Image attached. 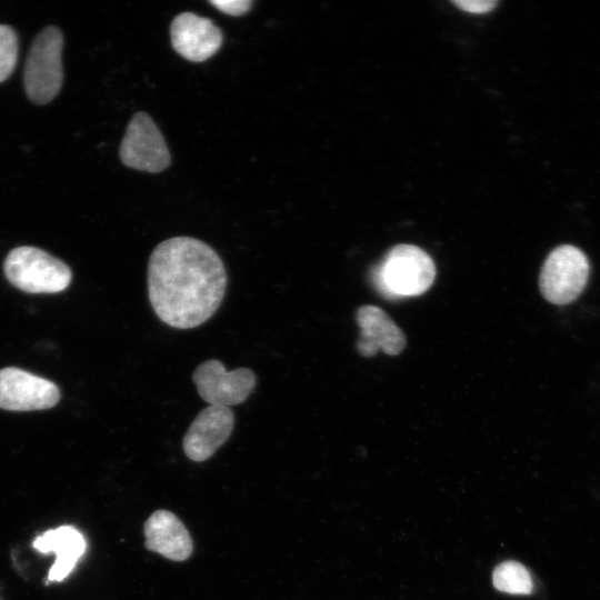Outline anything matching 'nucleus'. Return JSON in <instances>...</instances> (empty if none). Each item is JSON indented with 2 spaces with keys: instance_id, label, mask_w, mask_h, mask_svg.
Returning <instances> with one entry per match:
<instances>
[{
  "instance_id": "obj_15",
  "label": "nucleus",
  "mask_w": 600,
  "mask_h": 600,
  "mask_svg": "<svg viewBox=\"0 0 600 600\" xmlns=\"http://www.w3.org/2000/svg\"><path fill=\"white\" fill-rule=\"evenodd\" d=\"M18 58V38L14 30L0 24V82L13 71Z\"/></svg>"
},
{
  "instance_id": "obj_2",
  "label": "nucleus",
  "mask_w": 600,
  "mask_h": 600,
  "mask_svg": "<svg viewBox=\"0 0 600 600\" xmlns=\"http://www.w3.org/2000/svg\"><path fill=\"white\" fill-rule=\"evenodd\" d=\"M373 283L391 298L418 296L427 291L436 277L430 256L412 244H398L389 250L373 269Z\"/></svg>"
},
{
  "instance_id": "obj_4",
  "label": "nucleus",
  "mask_w": 600,
  "mask_h": 600,
  "mask_svg": "<svg viewBox=\"0 0 600 600\" xmlns=\"http://www.w3.org/2000/svg\"><path fill=\"white\" fill-rule=\"evenodd\" d=\"M62 48L63 36L54 26L34 38L23 72L26 93L32 102L44 104L59 93L63 79Z\"/></svg>"
},
{
  "instance_id": "obj_12",
  "label": "nucleus",
  "mask_w": 600,
  "mask_h": 600,
  "mask_svg": "<svg viewBox=\"0 0 600 600\" xmlns=\"http://www.w3.org/2000/svg\"><path fill=\"white\" fill-rule=\"evenodd\" d=\"M144 546L172 561L187 560L193 550L192 539L184 524L172 512L154 511L144 522Z\"/></svg>"
},
{
  "instance_id": "obj_10",
  "label": "nucleus",
  "mask_w": 600,
  "mask_h": 600,
  "mask_svg": "<svg viewBox=\"0 0 600 600\" xmlns=\"http://www.w3.org/2000/svg\"><path fill=\"white\" fill-rule=\"evenodd\" d=\"M174 51L192 62L211 58L222 44L221 30L208 18L192 12H181L170 26Z\"/></svg>"
},
{
  "instance_id": "obj_17",
  "label": "nucleus",
  "mask_w": 600,
  "mask_h": 600,
  "mask_svg": "<svg viewBox=\"0 0 600 600\" xmlns=\"http://www.w3.org/2000/svg\"><path fill=\"white\" fill-rule=\"evenodd\" d=\"M497 1L493 0H459L454 1V4H457L459 8L463 9L464 11L472 12V13H483L490 11L494 6H497Z\"/></svg>"
},
{
  "instance_id": "obj_14",
  "label": "nucleus",
  "mask_w": 600,
  "mask_h": 600,
  "mask_svg": "<svg viewBox=\"0 0 600 600\" xmlns=\"http://www.w3.org/2000/svg\"><path fill=\"white\" fill-rule=\"evenodd\" d=\"M493 587L510 594H530L533 581L528 569L518 561L507 560L498 564L492 572Z\"/></svg>"
},
{
  "instance_id": "obj_6",
  "label": "nucleus",
  "mask_w": 600,
  "mask_h": 600,
  "mask_svg": "<svg viewBox=\"0 0 600 600\" xmlns=\"http://www.w3.org/2000/svg\"><path fill=\"white\" fill-rule=\"evenodd\" d=\"M120 159L127 167L158 173L170 164V152L154 121L146 112H137L122 138Z\"/></svg>"
},
{
  "instance_id": "obj_9",
  "label": "nucleus",
  "mask_w": 600,
  "mask_h": 600,
  "mask_svg": "<svg viewBox=\"0 0 600 600\" xmlns=\"http://www.w3.org/2000/svg\"><path fill=\"white\" fill-rule=\"evenodd\" d=\"M234 414L228 407L208 406L191 422L183 437V451L196 462L209 459L230 437Z\"/></svg>"
},
{
  "instance_id": "obj_7",
  "label": "nucleus",
  "mask_w": 600,
  "mask_h": 600,
  "mask_svg": "<svg viewBox=\"0 0 600 600\" xmlns=\"http://www.w3.org/2000/svg\"><path fill=\"white\" fill-rule=\"evenodd\" d=\"M199 396L210 406L230 407L244 402L257 383L251 369L237 368L227 371L218 359L200 363L193 374Z\"/></svg>"
},
{
  "instance_id": "obj_16",
  "label": "nucleus",
  "mask_w": 600,
  "mask_h": 600,
  "mask_svg": "<svg viewBox=\"0 0 600 600\" xmlns=\"http://www.w3.org/2000/svg\"><path fill=\"white\" fill-rule=\"evenodd\" d=\"M209 2L219 11L234 17L247 13L252 6L251 0H210Z\"/></svg>"
},
{
  "instance_id": "obj_11",
  "label": "nucleus",
  "mask_w": 600,
  "mask_h": 600,
  "mask_svg": "<svg viewBox=\"0 0 600 600\" xmlns=\"http://www.w3.org/2000/svg\"><path fill=\"white\" fill-rule=\"evenodd\" d=\"M360 336L357 349L363 357H372L379 350L397 356L406 347V337L393 320L379 307L362 306L357 310Z\"/></svg>"
},
{
  "instance_id": "obj_5",
  "label": "nucleus",
  "mask_w": 600,
  "mask_h": 600,
  "mask_svg": "<svg viewBox=\"0 0 600 600\" xmlns=\"http://www.w3.org/2000/svg\"><path fill=\"white\" fill-rule=\"evenodd\" d=\"M590 272L587 256L571 244L559 246L544 260L539 288L546 300L553 304H568L584 290Z\"/></svg>"
},
{
  "instance_id": "obj_1",
  "label": "nucleus",
  "mask_w": 600,
  "mask_h": 600,
  "mask_svg": "<svg viewBox=\"0 0 600 600\" xmlns=\"http://www.w3.org/2000/svg\"><path fill=\"white\" fill-rule=\"evenodd\" d=\"M148 294L158 318L176 329H192L219 309L227 272L203 241L174 237L160 242L148 262Z\"/></svg>"
},
{
  "instance_id": "obj_13",
  "label": "nucleus",
  "mask_w": 600,
  "mask_h": 600,
  "mask_svg": "<svg viewBox=\"0 0 600 600\" xmlns=\"http://www.w3.org/2000/svg\"><path fill=\"white\" fill-rule=\"evenodd\" d=\"M33 547L42 553L54 552L56 562L49 571V581L63 580L86 550L82 534L70 526L49 530L37 537Z\"/></svg>"
},
{
  "instance_id": "obj_8",
  "label": "nucleus",
  "mask_w": 600,
  "mask_h": 600,
  "mask_svg": "<svg viewBox=\"0 0 600 600\" xmlns=\"http://www.w3.org/2000/svg\"><path fill=\"white\" fill-rule=\"evenodd\" d=\"M59 399V388L47 379L13 367L0 370L1 409L43 410L56 406Z\"/></svg>"
},
{
  "instance_id": "obj_3",
  "label": "nucleus",
  "mask_w": 600,
  "mask_h": 600,
  "mask_svg": "<svg viewBox=\"0 0 600 600\" xmlns=\"http://www.w3.org/2000/svg\"><path fill=\"white\" fill-rule=\"evenodd\" d=\"M7 279L18 289L29 293H57L70 283L69 267L36 247L12 249L3 263Z\"/></svg>"
}]
</instances>
